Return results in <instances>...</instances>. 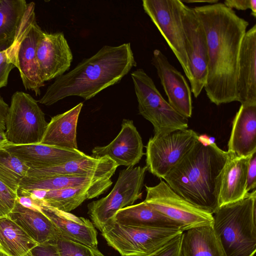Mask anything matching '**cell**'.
<instances>
[{
    "mask_svg": "<svg viewBox=\"0 0 256 256\" xmlns=\"http://www.w3.org/2000/svg\"><path fill=\"white\" fill-rule=\"evenodd\" d=\"M256 192L220 206L212 225L224 256H254L256 251Z\"/></svg>",
    "mask_w": 256,
    "mask_h": 256,
    "instance_id": "obj_4",
    "label": "cell"
},
{
    "mask_svg": "<svg viewBox=\"0 0 256 256\" xmlns=\"http://www.w3.org/2000/svg\"><path fill=\"white\" fill-rule=\"evenodd\" d=\"M130 75L139 114L152 124L154 134L188 128V119L164 98L152 79L142 68L136 70Z\"/></svg>",
    "mask_w": 256,
    "mask_h": 256,
    "instance_id": "obj_6",
    "label": "cell"
},
{
    "mask_svg": "<svg viewBox=\"0 0 256 256\" xmlns=\"http://www.w3.org/2000/svg\"><path fill=\"white\" fill-rule=\"evenodd\" d=\"M82 106V102H80L70 110L52 117L40 144L66 149L78 150L76 128Z\"/></svg>",
    "mask_w": 256,
    "mask_h": 256,
    "instance_id": "obj_23",
    "label": "cell"
},
{
    "mask_svg": "<svg viewBox=\"0 0 256 256\" xmlns=\"http://www.w3.org/2000/svg\"><path fill=\"white\" fill-rule=\"evenodd\" d=\"M180 251L181 256H224L212 226L183 232Z\"/></svg>",
    "mask_w": 256,
    "mask_h": 256,
    "instance_id": "obj_27",
    "label": "cell"
},
{
    "mask_svg": "<svg viewBox=\"0 0 256 256\" xmlns=\"http://www.w3.org/2000/svg\"><path fill=\"white\" fill-rule=\"evenodd\" d=\"M29 168L22 160L0 147V180L17 192L21 180L25 177Z\"/></svg>",
    "mask_w": 256,
    "mask_h": 256,
    "instance_id": "obj_31",
    "label": "cell"
},
{
    "mask_svg": "<svg viewBox=\"0 0 256 256\" xmlns=\"http://www.w3.org/2000/svg\"><path fill=\"white\" fill-rule=\"evenodd\" d=\"M54 244L60 256H104L86 245L62 236L56 240Z\"/></svg>",
    "mask_w": 256,
    "mask_h": 256,
    "instance_id": "obj_32",
    "label": "cell"
},
{
    "mask_svg": "<svg viewBox=\"0 0 256 256\" xmlns=\"http://www.w3.org/2000/svg\"><path fill=\"white\" fill-rule=\"evenodd\" d=\"M142 138L132 120L124 119L120 131L109 144L96 146L91 156H108L118 166L134 167L139 162L144 152Z\"/></svg>",
    "mask_w": 256,
    "mask_h": 256,
    "instance_id": "obj_16",
    "label": "cell"
},
{
    "mask_svg": "<svg viewBox=\"0 0 256 256\" xmlns=\"http://www.w3.org/2000/svg\"><path fill=\"white\" fill-rule=\"evenodd\" d=\"M3 52H4V50L0 52V56H2V54H3Z\"/></svg>",
    "mask_w": 256,
    "mask_h": 256,
    "instance_id": "obj_43",
    "label": "cell"
},
{
    "mask_svg": "<svg viewBox=\"0 0 256 256\" xmlns=\"http://www.w3.org/2000/svg\"><path fill=\"white\" fill-rule=\"evenodd\" d=\"M24 162L29 168H43L60 165L87 156L78 150L57 148L41 144L3 146Z\"/></svg>",
    "mask_w": 256,
    "mask_h": 256,
    "instance_id": "obj_20",
    "label": "cell"
},
{
    "mask_svg": "<svg viewBox=\"0 0 256 256\" xmlns=\"http://www.w3.org/2000/svg\"><path fill=\"white\" fill-rule=\"evenodd\" d=\"M9 106L0 95V130H6V120Z\"/></svg>",
    "mask_w": 256,
    "mask_h": 256,
    "instance_id": "obj_39",
    "label": "cell"
},
{
    "mask_svg": "<svg viewBox=\"0 0 256 256\" xmlns=\"http://www.w3.org/2000/svg\"><path fill=\"white\" fill-rule=\"evenodd\" d=\"M238 102L256 104V24L246 32L238 62Z\"/></svg>",
    "mask_w": 256,
    "mask_h": 256,
    "instance_id": "obj_18",
    "label": "cell"
},
{
    "mask_svg": "<svg viewBox=\"0 0 256 256\" xmlns=\"http://www.w3.org/2000/svg\"><path fill=\"white\" fill-rule=\"evenodd\" d=\"M183 232L119 224L113 220L101 231L108 246L121 256H144L152 253Z\"/></svg>",
    "mask_w": 256,
    "mask_h": 256,
    "instance_id": "obj_9",
    "label": "cell"
},
{
    "mask_svg": "<svg viewBox=\"0 0 256 256\" xmlns=\"http://www.w3.org/2000/svg\"><path fill=\"white\" fill-rule=\"evenodd\" d=\"M38 244H54L60 234L41 210L23 206L17 202L7 215Z\"/></svg>",
    "mask_w": 256,
    "mask_h": 256,
    "instance_id": "obj_22",
    "label": "cell"
},
{
    "mask_svg": "<svg viewBox=\"0 0 256 256\" xmlns=\"http://www.w3.org/2000/svg\"><path fill=\"white\" fill-rule=\"evenodd\" d=\"M36 56L39 76L44 83L64 74L73 60L71 49L62 32H44Z\"/></svg>",
    "mask_w": 256,
    "mask_h": 256,
    "instance_id": "obj_14",
    "label": "cell"
},
{
    "mask_svg": "<svg viewBox=\"0 0 256 256\" xmlns=\"http://www.w3.org/2000/svg\"><path fill=\"white\" fill-rule=\"evenodd\" d=\"M39 204L40 210L54 223L60 236L86 245L102 254L98 248L97 231L89 220L48 206L41 200Z\"/></svg>",
    "mask_w": 256,
    "mask_h": 256,
    "instance_id": "obj_19",
    "label": "cell"
},
{
    "mask_svg": "<svg viewBox=\"0 0 256 256\" xmlns=\"http://www.w3.org/2000/svg\"><path fill=\"white\" fill-rule=\"evenodd\" d=\"M224 4L227 7L238 10L250 9L251 15L256 16V0H226Z\"/></svg>",
    "mask_w": 256,
    "mask_h": 256,
    "instance_id": "obj_37",
    "label": "cell"
},
{
    "mask_svg": "<svg viewBox=\"0 0 256 256\" xmlns=\"http://www.w3.org/2000/svg\"><path fill=\"white\" fill-rule=\"evenodd\" d=\"M0 256H8L0 250Z\"/></svg>",
    "mask_w": 256,
    "mask_h": 256,
    "instance_id": "obj_42",
    "label": "cell"
},
{
    "mask_svg": "<svg viewBox=\"0 0 256 256\" xmlns=\"http://www.w3.org/2000/svg\"><path fill=\"white\" fill-rule=\"evenodd\" d=\"M193 9L207 40L208 74L204 86L207 97L217 106L238 101V55L249 23L222 2Z\"/></svg>",
    "mask_w": 256,
    "mask_h": 256,
    "instance_id": "obj_1",
    "label": "cell"
},
{
    "mask_svg": "<svg viewBox=\"0 0 256 256\" xmlns=\"http://www.w3.org/2000/svg\"><path fill=\"white\" fill-rule=\"evenodd\" d=\"M105 179L106 178L75 175L40 178L26 176L21 180L18 189L24 191H48L90 185Z\"/></svg>",
    "mask_w": 256,
    "mask_h": 256,
    "instance_id": "obj_30",
    "label": "cell"
},
{
    "mask_svg": "<svg viewBox=\"0 0 256 256\" xmlns=\"http://www.w3.org/2000/svg\"><path fill=\"white\" fill-rule=\"evenodd\" d=\"M146 170V166L126 168L120 170L111 192L88 204V214L94 226L101 232L118 211L141 198Z\"/></svg>",
    "mask_w": 256,
    "mask_h": 256,
    "instance_id": "obj_7",
    "label": "cell"
},
{
    "mask_svg": "<svg viewBox=\"0 0 256 256\" xmlns=\"http://www.w3.org/2000/svg\"><path fill=\"white\" fill-rule=\"evenodd\" d=\"M8 143L5 132L0 130V147L4 146Z\"/></svg>",
    "mask_w": 256,
    "mask_h": 256,
    "instance_id": "obj_41",
    "label": "cell"
},
{
    "mask_svg": "<svg viewBox=\"0 0 256 256\" xmlns=\"http://www.w3.org/2000/svg\"><path fill=\"white\" fill-rule=\"evenodd\" d=\"M118 166L108 156L94 158L88 156L64 164L43 168H29L26 176L36 178L57 176H82L111 178Z\"/></svg>",
    "mask_w": 256,
    "mask_h": 256,
    "instance_id": "obj_17",
    "label": "cell"
},
{
    "mask_svg": "<svg viewBox=\"0 0 256 256\" xmlns=\"http://www.w3.org/2000/svg\"><path fill=\"white\" fill-rule=\"evenodd\" d=\"M16 192L0 180V216H7L14 207Z\"/></svg>",
    "mask_w": 256,
    "mask_h": 256,
    "instance_id": "obj_33",
    "label": "cell"
},
{
    "mask_svg": "<svg viewBox=\"0 0 256 256\" xmlns=\"http://www.w3.org/2000/svg\"><path fill=\"white\" fill-rule=\"evenodd\" d=\"M250 156L237 157L228 154L221 175L219 207L240 200L248 194L246 187Z\"/></svg>",
    "mask_w": 256,
    "mask_h": 256,
    "instance_id": "obj_24",
    "label": "cell"
},
{
    "mask_svg": "<svg viewBox=\"0 0 256 256\" xmlns=\"http://www.w3.org/2000/svg\"><path fill=\"white\" fill-rule=\"evenodd\" d=\"M113 220L123 225L181 230L177 223L153 208L144 201L119 210Z\"/></svg>",
    "mask_w": 256,
    "mask_h": 256,
    "instance_id": "obj_26",
    "label": "cell"
},
{
    "mask_svg": "<svg viewBox=\"0 0 256 256\" xmlns=\"http://www.w3.org/2000/svg\"><path fill=\"white\" fill-rule=\"evenodd\" d=\"M228 156L215 143L198 139L163 179L182 198L213 214L219 208L221 175Z\"/></svg>",
    "mask_w": 256,
    "mask_h": 256,
    "instance_id": "obj_3",
    "label": "cell"
},
{
    "mask_svg": "<svg viewBox=\"0 0 256 256\" xmlns=\"http://www.w3.org/2000/svg\"><path fill=\"white\" fill-rule=\"evenodd\" d=\"M180 0H143L145 13L174 52L189 80L191 79L188 46L181 16Z\"/></svg>",
    "mask_w": 256,
    "mask_h": 256,
    "instance_id": "obj_10",
    "label": "cell"
},
{
    "mask_svg": "<svg viewBox=\"0 0 256 256\" xmlns=\"http://www.w3.org/2000/svg\"><path fill=\"white\" fill-rule=\"evenodd\" d=\"M136 66L130 42L117 46L105 45L74 68L56 78L38 102L50 106L72 96L90 100L118 83Z\"/></svg>",
    "mask_w": 256,
    "mask_h": 256,
    "instance_id": "obj_2",
    "label": "cell"
},
{
    "mask_svg": "<svg viewBox=\"0 0 256 256\" xmlns=\"http://www.w3.org/2000/svg\"><path fill=\"white\" fill-rule=\"evenodd\" d=\"M48 124L38 102L30 94L17 91L12 94L6 120L9 144H40Z\"/></svg>",
    "mask_w": 256,
    "mask_h": 256,
    "instance_id": "obj_8",
    "label": "cell"
},
{
    "mask_svg": "<svg viewBox=\"0 0 256 256\" xmlns=\"http://www.w3.org/2000/svg\"><path fill=\"white\" fill-rule=\"evenodd\" d=\"M227 152L237 157L256 152V104H241L233 120Z\"/></svg>",
    "mask_w": 256,
    "mask_h": 256,
    "instance_id": "obj_21",
    "label": "cell"
},
{
    "mask_svg": "<svg viewBox=\"0 0 256 256\" xmlns=\"http://www.w3.org/2000/svg\"><path fill=\"white\" fill-rule=\"evenodd\" d=\"M34 256H60L54 244H38L33 250Z\"/></svg>",
    "mask_w": 256,
    "mask_h": 256,
    "instance_id": "obj_38",
    "label": "cell"
},
{
    "mask_svg": "<svg viewBox=\"0 0 256 256\" xmlns=\"http://www.w3.org/2000/svg\"><path fill=\"white\" fill-rule=\"evenodd\" d=\"M183 3H196V2H204V3H208V4H213L218 2V0H181Z\"/></svg>",
    "mask_w": 256,
    "mask_h": 256,
    "instance_id": "obj_40",
    "label": "cell"
},
{
    "mask_svg": "<svg viewBox=\"0 0 256 256\" xmlns=\"http://www.w3.org/2000/svg\"><path fill=\"white\" fill-rule=\"evenodd\" d=\"M14 67L8 58L7 50H4L0 57V88L6 86L10 73Z\"/></svg>",
    "mask_w": 256,
    "mask_h": 256,
    "instance_id": "obj_35",
    "label": "cell"
},
{
    "mask_svg": "<svg viewBox=\"0 0 256 256\" xmlns=\"http://www.w3.org/2000/svg\"><path fill=\"white\" fill-rule=\"evenodd\" d=\"M27 6L25 0H0V52L12 44Z\"/></svg>",
    "mask_w": 256,
    "mask_h": 256,
    "instance_id": "obj_29",
    "label": "cell"
},
{
    "mask_svg": "<svg viewBox=\"0 0 256 256\" xmlns=\"http://www.w3.org/2000/svg\"><path fill=\"white\" fill-rule=\"evenodd\" d=\"M182 234L170 240L154 252L144 256H181Z\"/></svg>",
    "mask_w": 256,
    "mask_h": 256,
    "instance_id": "obj_34",
    "label": "cell"
},
{
    "mask_svg": "<svg viewBox=\"0 0 256 256\" xmlns=\"http://www.w3.org/2000/svg\"><path fill=\"white\" fill-rule=\"evenodd\" d=\"M144 202L177 223L182 232L200 226H212V214L194 206L174 192L164 181L146 186Z\"/></svg>",
    "mask_w": 256,
    "mask_h": 256,
    "instance_id": "obj_12",
    "label": "cell"
},
{
    "mask_svg": "<svg viewBox=\"0 0 256 256\" xmlns=\"http://www.w3.org/2000/svg\"><path fill=\"white\" fill-rule=\"evenodd\" d=\"M181 16L188 42L191 72L190 89L194 98H197L204 88L207 78L206 37L203 26L193 8L182 2Z\"/></svg>",
    "mask_w": 256,
    "mask_h": 256,
    "instance_id": "obj_13",
    "label": "cell"
},
{
    "mask_svg": "<svg viewBox=\"0 0 256 256\" xmlns=\"http://www.w3.org/2000/svg\"><path fill=\"white\" fill-rule=\"evenodd\" d=\"M199 136L190 129L154 134L146 146V167L153 175L163 178L191 150Z\"/></svg>",
    "mask_w": 256,
    "mask_h": 256,
    "instance_id": "obj_11",
    "label": "cell"
},
{
    "mask_svg": "<svg viewBox=\"0 0 256 256\" xmlns=\"http://www.w3.org/2000/svg\"><path fill=\"white\" fill-rule=\"evenodd\" d=\"M35 6L34 2L28 4L14 42L7 50L8 58L20 72L25 89L38 96L44 83L39 76L36 54L44 31L37 24Z\"/></svg>",
    "mask_w": 256,
    "mask_h": 256,
    "instance_id": "obj_5",
    "label": "cell"
},
{
    "mask_svg": "<svg viewBox=\"0 0 256 256\" xmlns=\"http://www.w3.org/2000/svg\"><path fill=\"white\" fill-rule=\"evenodd\" d=\"M152 64L156 70L168 102L180 114L190 118L192 111V92L185 77L158 49L153 52Z\"/></svg>",
    "mask_w": 256,
    "mask_h": 256,
    "instance_id": "obj_15",
    "label": "cell"
},
{
    "mask_svg": "<svg viewBox=\"0 0 256 256\" xmlns=\"http://www.w3.org/2000/svg\"><path fill=\"white\" fill-rule=\"evenodd\" d=\"M38 244L8 216H0V250L8 256H34Z\"/></svg>",
    "mask_w": 256,
    "mask_h": 256,
    "instance_id": "obj_28",
    "label": "cell"
},
{
    "mask_svg": "<svg viewBox=\"0 0 256 256\" xmlns=\"http://www.w3.org/2000/svg\"><path fill=\"white\" fill-rule=\"evenodd\" d=\"M112 184L111 178H106L90 185L48 190L46 191L42 202L53 208L70 212L84 200L103 194Z\"/></svg>",
    "mask_w": 256,
    "mask_h": 256,
    "instance_id": "obj_25",
    "label": "cell"
},
{
    "mask_svg": "<svg viewBox=\"0 0 256 256\" xmlns=\"http://www.w3.org/2000/svg\"><path fill=\"white\" fill-rule=\"evenodd\" d=\"M256 186V152L252 154L249 158L247 171L246 192L254 190Z\"/></svg>",
    "mask_w": 256,
    "mask_h": 256,
    "instance_id": "obj_36",
    "label": "cell"
}]
</instances>
